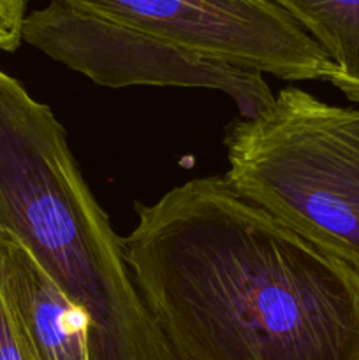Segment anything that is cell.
<instances>
[{"instance_id": "cell-2", "label": "cell", "mask_w": 359, "mask_h": 360, "mask_svg": "<svg viewBox=\"0 0 359 360\" xmlns=\"http://www.w3.org/2000/svg\"><path fill=\"white\" fill-rule=\"evenodd\" d=\"M0 231L87 315L90 360H178L134 285L122 238L92 195L63 127L2 69Z\"/></svg>"}, {"instance_id": "cell-3", "label": "cell", "mask_w": 359, "mask_h": 360, "mask_svg": "<svg viewBox=\"0 0 359 360\" xmlns=\"http://www.w3.org/2000/svg\"><path fill=\"white\" fill-rule=\"evenodd\" d=\"M224 146L231 188L359 273V109L287 86Z\"/></svg>"}, {"instance_id": "cell-8", "label": "cell", "mask_w": 359, "mask_h": 360, "mask_svg": "<svg viewBox=\"0 0 359 360\" xmlns=\"http://www.w3.org/2000/svg\"><path fill=\"white\" fill-rule=\"evenodd\" d=\"M27 0H0V49L16 51L23 42Z\"/></svg>"}, {"instance_id": "cell-4", "label": "cell", "mask_w": 359, "mask_h": 360, "mask_svg": "<svg viewBox=\"0 0 359 360\" xmlns=\"http://www.w3.org/2000/svg\"><path fill=\"white\" fill-rule=\"evenodd\" d=\"M23 41L102 86L210 88L227 94L246 120L263 115L275 101L259 70L201 55L51 0L27 14Z\"/></svg>"}, {"instance_id": "cell-9", "label": "cell", "mask_w": 359, "mask_h": 360, "mask_svg": "<svg viewBox=\"0 0 359 360\" xmlns=\"http://www.w3.org/2000/svg\"><path fill=\"white\" fill-rule=\"evenodd\" d=\"M0 360H32L0 297Z\"/></svg>"}, {"instance_id": "cell-5", "label": "cell", "mask_w": 359, "mask_h": 360, "mask_svg": "<svg viewBox=\"0 0 359 360\" xmlns=\"http://www.w3.org/2000/svg\"><path fill=\"white\" fill-rule=\"evenodd\" d=\"M284 81L331 83L336 67L271 0H51Z\"/></svg>"}, {"instance_id": "cell-1", "label": "cell", "mask_w": 359, "mask_h": 360, "mask_svg": "<svg viewBox=\"0 0 359 360\" xmlns=\"http://www.w3.org/2000/svg\"><path fill=\"white\" fill-rule=\"evenodd\" d=\"M136 213L123 255L178 360H359L358 271L224 176Z\"/></svg>"}, {"instance_id": "cell-6", "label": "cell", "mask_w": 359, "mask_h": 360, "mask_svg": "<svg viewBox=\"0 0 359 360\" xmlns=\"http://www.w3.org/2000/svg\"><path fill=\"white\" fill-rule=\"evenodd\" d=\"M0 297L32 360H90L87 315L6 231H0Z\"/></svg>"}, {"instance_id": "cell-7", "label": "cell", "mask_w": 359, "mask_h": 360, "mask_svg": "<svg viewBox=\"0 0 359 360\" xmlns=\"http://www.w3.org/2000/svg\"><path fill=\"white\" fill-rule=\"evenodd\" d=\"M284 9L336 67L331 81L359 104V0H271Z\"/></svg>"}]
</instances>
